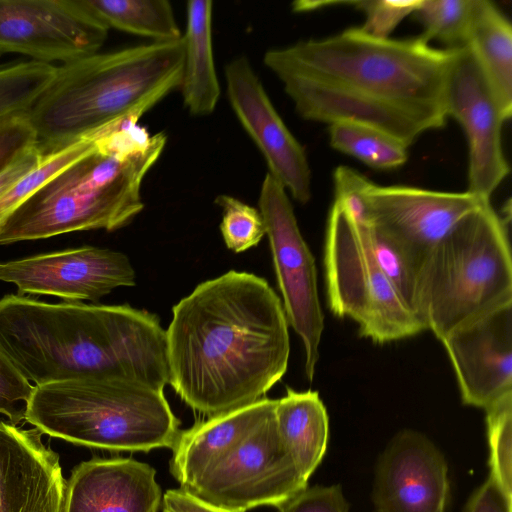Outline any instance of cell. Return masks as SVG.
<instances>
[{
	"instance_id": "cell-1",
	"label": "cell",
	"mask_w": 512,
	"mask_h": 512,
	"mask_svg": "<svg viewBox=\"0 0 512 512\" xmlns=\"http://www.w3.org/2000/svg\"><path fill=\"white\" fill-rule=\"evenodd\" d=\"M288 325L264 278L231 270L202 282L173 307L165 330L169 384L208 417L253 404L287 370Z\"/></svg>"
},
{
	"instance_id": "cell-2",
	"label": "cell",
	"mask_w": 512,
	"mask_h": 512,
	"mask_svg": "<svg viewBox=\"0 0 512 512\" xmlns=\"http://www.w3.org/2000/svg\"><path fill=\"white\" fill-rule=\"evenodd\" d=\"M0 350L34 386L122 377L164 390L166 333L159 318L129 305L0 299Z\"/></svg>"
},
{
	"instance_id": "cell-3",
	"label": "cell",
	"mask_w": 512,
	"mask_h": 512,
	"mask_svg": "<svg viewBox=\"0 0 512 512\" xmlns=\"http://www.w3.org/2000/svg\"><path fill=\"white\" fill-rule=\"evenodd\" d=\"M126 116L93 132L94 147L57 173L0 225V244L74 231H114L143 209L142 183L161 156L164 132Z\"/></svg>"
},
{
	"instance_id": "cell-4",
	"label": "cell",
	"mask_w": 512,
	"mask_h": 512,
	"mask_svg": "<svg viewBox=\"0 0 512 512\" xmlns=\"http://www.w3.org/2000/svg\"><path fill=\"white\" fill-rule=\"evenodd\" d=\"M183 39L97 52L57 66L27 113L38 145L54 151L120 118L143 116L179 89Z\"/></svg>"
},
{
	"instance_id": "cell-5",
	"label": "cell",
	"mask_w": 512,
	"mask_h": 512,
	"mask_svg": "<svg viewBox=\"0 0 512 512\" xmlns=\"http://www.w3.org/2000/svg\"><path fill=\"white\" fill-rule=\"evenodd\" d=\"M453 52L431 47L420 36L376 38L358 27L269 49L263 62L275 76L308 75L446 115L444 89Z\"/></svg>"
},
{
	"instance_id": "cell-6",
	"label": "cell",
	"mask_w": 512,
	"mask_h": 512,
	"mask_svg": "<svg viewBox=\"0 0 512 512\" xmlns=\"http://www.w3.org/2000/svg\"><path fill=\"white\" fill-rule=\"evenodd\" d=\"M25 421L42 434L112 452L171 449L181 431L163 390L122 377L35 386Z\"/></svg>"
},
{
	"instance_id": "cell-7",
	"label": "cell",
	"mask_w": 512,
	"mask_h": 512,
	"mask_svg": "<svg viewBox=\"0 0 512 512\" xmlns=\"http://www.w3.org/2000/svg\"><path fill=\"white\" fill-rule=\"evenodd\" d=\"M512 302L507 221L484 202L465 215L420 267L416 315L442 341L470 320Z\"/></svg>"
},
{
	"instance_id": "cell-8",
	"label": "cell",
	"mask_w": 512,
	"mask_h": 512,
	"mask_svg": "<svg viewBox=\"0 0 512 512\" xmlns=\"http://www.w3.org/2000/svg\"><path fill=\"white\" fill-rule=\"evenodd\" d=\"M327 303L376 344L414 336L425 326L376 263L358 226L333 203L324 245Z\"/></svg>"
},
{
	"instance_id": "cell-9",
	"label": "cell",
	"mask_w": 512,
	"mask_h": 512,
	"mask_svg": "<svg viewBox=\"0 0 512 512\" xmlns=\"http://www.w3.org/2000/svg\"><path fill=\"white\" fill-rule=\"evenodd\" d=\"M258 206L269 239L284 312L288 324L302 340L305 374L312 381L324 329L315 260L300 232L287 191L269 173L261 183Z\"/></svg>"
},
{
	"instance_id": "cell-10",
	"label": "cell",
	"mask_w": 512,
	"mask_h": 512,
	"mask_svg": "<svg viewBox=\"0 0 512 512\" xmlns=\"http://www.w3.org/2000/svg\"><path fill=\"white\" fill-rule=\"evenodd\" d=\"M307 483L280 440L273 413L185 490L230 511L247 512L262 506L278 508Z\"/></svg>"
},
{
	"instance_id": "cell-11",
	"label": "cell",
	"mask_w": 512,
	"mask_h": 512,
	"mask_svg": "<svg viewBox=\"0 0 512 512\" xmlns=\"http://www.w3.org/2000/svg\"><path fill=\"white\" fill-rule=\"evenodd\" d=\"M444 109L464 130L468 143V189L483 201L509 174L502 147L506 121L474 54L455 48L444 89Z\"/></svg>"
},
{
	"instance_id": "cell-12",
	"label": "cell",
	"mask_w": 512,
	"mask_h": 512,
	"mask_svg": "<svg viewBox=\"0 0 512 512\" xmlns=\"http://www.w3.org/2000/svg\"><path fill=\"white\" fill-rule=\"evenodd\" d=\"M108 31L79 0H0V56L64 65L99 52Z\"/></svg>"
},
{
	"instance_id": "cell-13",
	"label": "cell",
	"mask_w": 512,
	"mask_h": 512,
	"mask_svg": "<svg viewBox=\"0 0 512 512\" xmlns=\"http://www.w3.org/2000/svg\"><path fill=\"white\" fill-rule=\"evenodd\" d=\"M369 224L398 245L417 265L469 212L484 202L468 192H444L409 186L366 190ZM367 226V225H366Z\"/></svg>"
},
{
	"instance_id": "cell-14",
	"label": "cell",
	"mask_w": 512,
	"mask_h": 512,
	"mask_svg": "<svg viewBox=\"0 0 512 512\" xmlns=\"http://www.w3.org/2000/svg\"><path fill=\"white\" fill-rule=\"evenodd\" d=\"M276 77L304 119L356 123L384 131L409 147L421 134L445 125L443 113L417 109L320 78L282 73Z\"/></svg>"
},
{
	"instance_id": "cell-15",
	"label": "cell",
	"mask_w": 512,
	"mask_h": 512,
	"mask_svg": "<svg viewBox=\"0 0 512 512\" xmlns=\"http://www.w3.org/2000/svg\"><path fill=\"white\" fill-rule=\"evenodd\" d=\"M226 93L243 129L263 155L268 173L301 204L311 198V170L304 147L275 109L246 56L226 64Z\"/></svg>"
},
{
	"instance_id": "cell-16",
	"label": "cell",
	"mask_w": 512,
	"mask_h": 512,
	"mask_svg": "<svg viewBox=\"0 0 512 512\" xmlns=\"http://www.w3.org/2000/svg\"><path fill=\"white\" fill-rule=\"evenodd\" d=\"M135 277L126 255L92 246L0 263V281L16 285L19 294L67 302L98 301L115 288L134 286Z\"/></svg>"
},
{
	"instance_id": "cell-17",
	"label": "cell",
	"mask_w": 512,
	"mask_h": 512,
	"mask_svg": "<svg viewBox=\"0 0 512 512\" xmlns=\"http://www.w3.org/2000/svg\"><path fill=\"white\" fill-rule=\"evenodd\" d=\"M441 342L465 405L485 410L512 393V302L459 326Z\"/></svg>"
},
{
	"instance_id": "cell-18",
	"label": "cell",
	"mask_w": 512,
	"mask_h": 512,
	"mask_svg": "<svg viewBox=\"0 0 512 512\" xmlns=\"http://www.w3.org/2000/svg\"><path fill=\"white\" fill-rule=\"evenodd\" d=\"M449 496L440 450L417 431L395 435L376 466L372 498L377 512H446Z\"/></svg>"
},
{
	"instance_id": "cell-19",
	"label": "cell",
	"mask_w": 512,
	"mask_h": 512,
	"mask_svg": "<svg viewBox=\"0 0 512 512\" xmlns=\"http://www.w3.org/2000/svg\"><path fill=\"white\" fill-rule=\"evenodd\" d=\"M41 434L0 420V512H63L66 480Z\"/></svg>"
},
{
	"instance_id": "cell-20",
	"label": "cell",
	"mask_w": 512,
	"mask_h": 512,
	"mask_svg": "<svg viewBox=\"0 0 512 512\" xmlns=\"http://www.w3.org/2000/svg\"><path fill=\"white\" fill-rule=\"evenodd\" d=\"M155 469L132 458H92L66 480L63 512H158Z\"/></svg>"
},
{
	"instance_id": "cell-21",
	"label": "cell",
	"mask_w": 512,
	"mask_h": 512,
	"mask_svg": "<svg viewBox=\"0 0 512 512\" xmlns=\"http://www.w3.org/2000/svg\"><path fill=\"white\" fill-rule=\"evenodd\" d=\"M276 401L264 397L180 431L171 447L170 471L181 488L190 487L238 447L274 413Z\"/></svg>"
},
{
	"instance_id": "cell-22",
	"label": "cell",
	"mask_w": 512,
	"mask_h": 512,
	"mask_svg": "<svg viewBox=\"0 0 512 512\" xmlns=\"http://www.w3.org/2000/svg\"><path fill=\"white\" fill-rule=\"evenodd\" d=\"M212 13L210 0L187 2L179 90L185 108L194 116L213 113L221 93L213 54Z\"/></svg>"
},
{
	"instance_id": "cell-23",
	"label": "cell",
	"mask_w": 512,
	"mask_h": 512,
	"mask_svg": "<svg viewBox=\"0 0 512 512\" xmlns=\"http://www.w3.org/2000/svg\"><path fill=\"white\" fill-rule=\"evenodd\" d=\"M274 419L281 442L308 481L321 463L329 439V418L319 393L287 387L285 396L276 401Z\"/></svg>"
},
{
	"instance_id": "cell-24",
	"label": "cell",
	"mask_w": 512,
	"mask_h": 512,
	"mask_svg": "<svg viewBox=\"0 0 512 512\" xmlns=\"http://www.w3.org/2000/svg\"><path fill=\"white\" fill-rule=\"evenodd\" d=\"M474 54L506 120L512 114V27L491 1L476 0L466 44Z\"/></svg>"
},
{
	"instance_id": "cell-25",
	"label": "cell",
	"mask_w": 512,
	"mask_h": 512,
	"mask_svg": "<svg viewBox=\"0 0 512 512\" xmlns=\"http://www.w3.org/2000/svg\"><path fill=\"white\" fill-rule=\"evenodd\" d=\"M109 29L150 39V42L182 38L172 5L167 0H79Z\"/></svg>"
},
{
	"instance_id": "cell-26",
	"label": "cell",
	"mask_w": 512,
	"mask_h": 512,
	"mask_svg": "<svg viewBox=\"0 0 512 512\" xmlns=\"http://www.w3.org/2000/svg\"><path fill=\"white\" fill-rule=\"evenodd\" d=\"M328 133L333 149L373 169H395L408 159V147L403 142L370 126L339 122L330 124Z\"/></svg>"
},
{
	"instance_id": "cell-27",
	"label": "cell",
	"mask_w": 512,
	"mask_h": 512,
	"mask_svg": "<svg viewBox=\"0 0 512 512\" xmlns=\"http://www.w3.org/2000/svg\"><path fill=\"white\" fill-rule=\"evenodd\" d=\"M57 66L38 61L0 65V122L26 115L55 78Z\"/></svg>"
},
{
	"instance_id": "cell-28",
	"label": "cell",
	"mask_w": 512,
	"mask_h": 512,
	"mask_svg": "<svg viewBox=\"0 0 512 512\" xmlns=\"http://www.w3.org/2000/svg\"><path fill=\"white\" fill-rule=\"evenodd\" d=\"M476 0H421L412 15L423 25L424 41L437 39L447 49L465 46Z\"/></svg>"
},
{
	"instance_id": "cell-29",
	"label": "cell",
	"mask_w": 512,
	"mask_h": 512,
	"mask_svg": "<svg viewBox=\"0 0 512 512\" xmlns=\"http://www.w3.org/2000/svg\"><path fill=\"white\" fill-rule=\"evenodd\" d=\"M94 144V136L89 133L54 151L44 152L40 162L0 197V225L27 198L89 152Z\"/></svg>"
},
{
	"instance_id": "cell-30",
	"label": "cell",
	"mask_w": 512,
	"mask_h": 512,
	"mask_svg": "<svg viewBox=\"0 0 512 512\" xmlns=\"http://www.w3.org/2000/svg\"><path fill=\"white\" fill-rule=\"evenodd\" d=\"M358 228L376 263L416 315L419 268L398 245L373 226Z\"/></svg>"
},
{
	"instance_id": "cell-31",
	"label": "cell",
	"mask_w": 512,
	"mask_h": 512,
	"mask_svg": "<svg viewBox=\"0 0 512 512\" xmlns=\"http://www.w3.org/2000/svg\"><path fill=\"white\" fill-rule=\"evenodd\" d=\"M490 475L512 496V393L485 409Z\"/></svg>"
},
{
	"instance_id": "cell-32",
	"label": "cell",
	"mask_w": 512,
	"mask_h": 512,
	"mask_svg": "<svg viewBox=\"0 0 512 512\" xmlns=\"http://www.w3.org/2000/svg\"><path fill=\"white\" fill-rule=\"evenodd\" d=\"M214 202L222 209L220 230L228 249L244 252L262 240L266 229L259 209L227 194L218 195Z\"/></svg>"
},
{
	"instance_id": "cell-33",
	"label": "cell",
	"mask_w": 512,
	"mask_h": 512,
	"mask_svg": "<svg viewBox=\"0 0 512 512\" xmlns=\"http://www.w3.org/2000/svg\"><path fill=\"white\" fill-rule=\"evenodd\" d=\"M421 0H360L350 5L365 15L360 27L365 33L376 38H389L400 22L415 12Z\"/></svg>"
},
{
	"instance_id": "cell-34",
	"label": "cell",
	"mask_w": 512,
	"mask_h": 512,
	"mask_svg": "<svg viewBox=\"0 0 512 512\" xmlns=\"http://www.w3.org/2000/svg\"><path fill=\"white\" fill-rule=\"evenodd\" d=\"M35 386L0 350V414L16 425L25 420L28 402Z\"/></svg>"
},
{
	"instance_id": "cell-35",
	"label": "cell",
	"mask_w": 512,
	"mask_h": 512,
	"mask_svg": "<svg viewBox=\"0 0 512 512\" xmlns=\"http://www.w3.org/2000/svg\"><path fill=\"white\" fill-rule=\"evenodd\" d=\"M335 200L358 226L369 224L366 190L370 180L348 166H338L333 173Z\"/></svg>"
},
{
	"instance_id": "cell-36",
	"label": "cell",
	"mask_w": 512,
	"mask_h": 512,
	"mask_svg": "<svg viewBox=\"0 0 512 512\" xmlns=\"http://www.w3.org/2000/svg\"><path fill=\"white\" fill-rule=\"evenodd\" d=\"M38 143L27 114L0 122V172Z\"/></svg>"
},
{
	"instance_id": "cell-37",
	"label": "cell",
	"mask_w": 512,
	"mask_h": 512,
	"mask_svg": "<svg viewBox=\"0 0 512 512\" xmlns=\"http://www.w3.org/2000/svg\"><path fill=\"white\" fill-rule=\"evenodd\" d=\"M278 512H349L340 485L306 487L286 503Z\"/></svg>"
},
{
	"instance_id": "cell-38",
	"label": "cell",
	"mask_w": 512,
	"mask_h": 512,
	"mask_svg": "<svg viewBox=\"0 0 512 512\" xmlns=\"http://www.w3.org/2000/svg\"><path fill=\"white\" fill-rule=\"evenodd\" d=\"M465 512H512V496L489 475L469 499Z\"/></svg>"
},
{
	"instance_id": "cell-39",
	"label": "cell",
	"mask_w": 512,
	"mask_h": 512,
	"mask_svg": "<svg viewBox=\"0 0 512 512\" xmlns=\"http://www.w3.org/2000/svg\"><path fill=\"white\" fill-rule=\"evenodd\" d=\"M161 505L162 512H233L208 503L183 488L167 490Z\"/></svg>"
},
{
	"instance_id": "cell-40",
	"label": "cell",
	"mask_w": 512,
	"mask_h": 512,
	"mask_svg": "<svg viewBox=\"0 0 512 512\" xmlns=\"http://www.w3.org/2000/svg\"><path fill=\"white\" fill-rule=\"evenodd\" d=\"M43 154L44 151L37 143L22 157L0 172V197L20 178L33 169L40 162Z\"/></svg>"
},
{
	"instance_id": "cell-41",
	"label": "cell",
	"mask_w": 512,
	"mask_h": 512,
	"mask_svg": "<svg viewBox=\"0 0 512 512\" xmlns=\"http://www.w3.org/2000/svg\"><path fill=\"white\" fill-rule=\"evenodd\" d=\"M350 1H295L292 3V10L294 12H307L311 10H315L326 5H337V4H346L349 5Z\"/></svg>"
}]
</instances>
